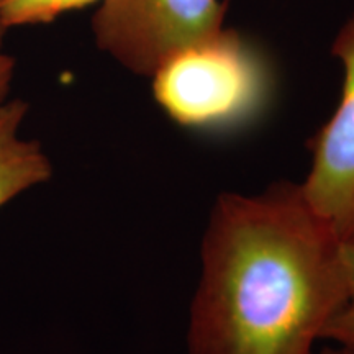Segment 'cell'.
<instances>
[{"mask_svg": "<svg viewBox=\"0 0 354 354\" xmlns=\"http://www.w3.org/2000/svg\"><path fill=\"white\" fill-rule=\"evenodd\" d=\"M349 302L343 241L300 184L225 192L202 236L189 354H313Z\"/></svg>", "mask_w": 354, "mask_h": 354, "instance_id": "obj_1", "label": "cell"}, {"mask_svg": "<svg viewBox=\"0 0 354 354\" xmlns=\"http://www.w3.org/2000/svg\"><path fill=\"white\" fill-rule=\"evenodd\" d=\"M149 79L159 109L176 125L202 133L250 125L268 107L274 87L266 57L225 26L176 53Z\"/></svg>", "mask_w": 354, "mask_h": 354, "instance_id": "obj_2", "label": "cell"}, {"mask_svg": "<svg viewBox=\"0 0 354 354\" xmlns=\"http://www.w3.org/2000/svg\"><path fill=\"white\" fill-rule=\"evenodd\" d=\"M223 19L220 0H100L92 33L105 55L151 77L176 53L218 33Z\"/></svg>", "mask_w": 354, "mask_h": 354, "instance_id": "obj_3", "label": "cell"}, {"mask_svg": "<svg viewBox=\"0 0 354 354\" xmlns=\"http://www.w3.org/2000/svg\"><path fill=\"white\" fill-rule=\"evenodd\" d=\"M331 55L342 66L339 100L317 133L302 192L343 243L354 241V13L338 30Z\"/></svg>", "mask_w": 354, "mask_h": 354, "instance_id": "obj_4", "label": "cell"}, {"mask_svg": "<svg viewBox=\"0 0 354 354\" xmlns=\"http://www.w3.org/2000/svg\"><path fill=\"white\" fill-rule=\"evenodd\" d=\"M26 113L28 104L21 99L0 107V207L53 176L51 159L41 143L20 135Z\"/></svg>", "mask_w": 354, "mask_h": 354, "instance_id": "obj_5", "label": "cell"}, {"mask_svg": "<svg viewBox=\"0 0 354 354\" xmlns=\"http://www.w3.org/2000/svg\"><path fill=\"white\" fill-rule=\"evenodd\" d=\"M56 0H6L0 12V25L13 26L50 24L56 19Z\"/></svg>", "mask_w": 354, "mask_h": 354, "instance_id": "obj_6", "label": "cell"}, {"mask_svg": "<svg viewBox=\"0 0 354 354\" xmlns=\"http://www.w3.org/2000/svg\"><path fill=\"white\" fill-rule=\"evenodd\" d=\"M323 339L354 348V302L348 304L342 312L336 313L326 326Z\"/></svg>", "mask_w": 354, "mask_h": 354, "instance_id": "obj_7", "label": "cell"}, {"mask_svg": "<svg viewBox=\"0 0 354 354\" xmlns=\"http://www.w3.org/2000/svg\"><path fill=\"white\" fill-rule=\"evenodd\" d=\"M3 33L6 32H0V107L7 102L17 68L15 57L3 50Z\"/></svg>", "mask_w": 354, "mask_h": 354, "instance_id": "obj_8", "label": "cell"}, {"mask_svg": "<svg viewBox=\"0 0 354 354\" xmlns=\"http://www.w3.org/2000/svg\"><path fill=\"white\" fill-rule=\"evenodd\" d=\"M343 263L346 269L349 295H351V302H354V241L343 243Z\"/></svg>", "mask_w": 354, "mask_h": 354, "instance_id": "obj_9", "label": "cell"}, {"mask_svg": "<svg viewBox=\"0 0 354 354\" xmlns=\"http://www.w3.org/2000/svg\"><path fill=\"white\" fill-rule=\"evenodd\" d=\"M94 2H100V0H56L57 15H63L64 12H71L76 10V8L91 6V3Z\"/></svg>", "mask_w": 354, "mask_h": 354, "instance_id": "obj_10", "label": "cell"}, {"mask_svg": "<svg viewBox=\"0 0 354 354\" xmlns=\"http://www.w3.org/2000/svg\"><path fill=\"white\" fill-rule=\"evenodd\" d=\"M320 354H354V348L344 346V344H336L335 346L325 348Z\"/></svg>", "mask_w": 354, "mask_h": 354, "instance_id": "obj_11", "label": "cell"}, {"mask_svg": "<svg viewBox=\"0 0 354 354\" xmlns=\"http://www.w3.org/2000/svg\"><path fill=\"white\" fill-rule=\"evenodd\" d=\"M3 2H6V0H0V12H2ZM0 32H6V28H3V26H2V25H0Z\"/></svg>", "mask_w": 354, "mask_h": 354, "instance_id": "obj_12", "label": "cell"}]
</instances>
